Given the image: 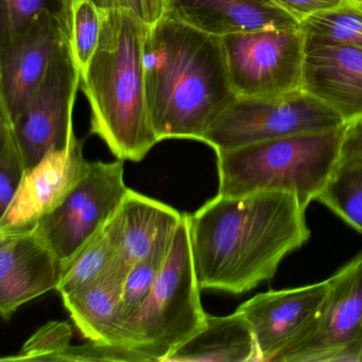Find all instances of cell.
<instances>
[{"label": "cell", "mask_w": 362, "mask_h": 362, "mask_svg": "<svg viewBox=\"0 0 362 362\" xmlns=\"http://www.w3.org/2000/svg\"><path fill=\"white\" fill-rule=\"evenodd\" d=\"M294 194L267 192L217 197L188 215L201 289L241 294L273 279L281 260L310 237Z\"/></svg>", "instance_id": "6da1fadb"}, {"label": "cell", "mask_w": 362, "mask_h": 362, "mask_svg": "<svg viewBox=\"0 0 362 362\" xmlns=\"http://www.w3.org/2000/svg\"><path fill=\"white\" fill-rule=\"evenodd\" d=\"M146 92L158 141L202 143L209 124L235 98L222 39L163 14L148 25Z\"/></svg>", "instance_id": "7a4b0ae2"}, {"label": "cell", "mask_w": 362, "mask_h": 362, "mask_svg": "<svg viewBox=\"0 0 362 362\" xmlns=\"http://www.w3.org/2000/svg\"><path fill=\"white\" fill-rule=\"evenodd\" d=\"M96 54L81 75L90 107V133L117 160L141 162L160 143L150 118L144 46L148 25L128 10L103 9Z\"/></svg>", "instance_id": "3957f363"}, {"label": "cell", "mask_w": 362, "mask_h": 362, "mask_svg": "<svg viewBox=\"0 0 362 362\" xmlns=\"http://www.w3.org/2000/svg\"><path fill=\"white\" fill-rule=\"evenodd\" d=\"M344 126L216 152L218 194L288 192L307 209L317 201L337 168Z\"/></svg>", "instance_id": "277c9868"}, {"label": "cell", "mask_w": 362, "mask_h": 362, "mask_svg": "<svg viewBox=\"0 0 362 362\" xmlns=\"http://www.w3.org/2000/svg\"><path fill=\"white\" fill-rule=\"evenodd\" d=\"M194 271L188 215L175 233L151 296L143 310L129 322L135 349L148 362H164L194 336L206 320Z\"/></svg>", "instance_id": "5b68a950"}, {"label": "cell", "mask_w": 362, "mask_h": 362, "mask_svg": "<svg viewBox=\"0 0 362 362\" xmlns=\"http://www.w3.org/2000/svg\"><path fill=\"white\" fill-rule=\"evenodd\" d=\"M345 124L338 112L304 90L270 98L236 97L209 124L202 143L226 151Z\"/></svg>", "instance_id": "8992f818"}, {"label": "cell", "mask_w": 362, "mask_h": 362, "mask_svg": "<svg viewBox=\"0 0 362 362\" xmlns=\"http://www.w3.org/2000/svg\"><path fill=\"white\" fill-rule=\"evenodd\" d=\"M221 39L236 97L270 98L302 90L305 39L300 28L262 29Z\"/></svg>", "instance_id": "52a82bcc"}, {"label": "cell", "mask_w": 362, "mask_h": 362, "mask_svg": "<svg viewBox=\"0 0 362 362\" xmlns=\"http://www.w3.org/2000/svg\"><path fill=\"white\" fill-rule=\"evenodd\" d=\"M128 190L124 160L90 163L84 177L37 221L33 232L63 262H69L115 215Z\"/></svg>", "instance_id": "ba28073f"}, {"label": "cell", "mask_w": 362, "mask_h": 362, "mask_svg": "<svg viewBox=\"0 0 362 362\" xmlns=\"http://www.w3.org/2000/svg\"><path fill=\"white\" fill-rule=\"evenodd\" d=\"M81 83L71 40L59 48L43 81L24 111L11 122L26 170L48 153L66 149L73 139V111Z\"/></svg>", "instance_id": "9c48e42d"}, {"label": "cell", "mask_w": 362, "mask_h": 362, "mask_svg": "<svg viewBox=\"0 0 362 362\" xmlns=\"http://www.w3.org/2000/svg\"><path fill=\"white\" fill-rule=\"evenodd\" d=\"M323 306L308 329L274 362H328L362 341V251L327 279Z\"/></svg>", "instance_id": "30bf717a"}, {"label": "cell", "mask_w": 362, "mask_h": 362, "mask_svg": "<svg viewBox=\"0 0 362 362\" xmlns=\"http://www.w3.org/2000/svg\"><path fill=\"white\" fill-rule=\"evenodd\" d=\"M69 40L71 14L45 12L22 35L0 42V109L11 122L24 111Z\"/></svg>", "instance_id": "8fae6325"}, {"label": "cell", "mask_w": 362, "mask_h": 362, "mask_svg": "<svg viewBox=\"0 0 362 362\" xmlns=\"http://www.w3.org/2000/svg\"><path fill=\"white\" fill-rule=\"evenodd\" d=\"M328 292L327 281L257 294L238 307L251 326L258 362H274L308 329Z\"/></svg>", "instance_id": "7c38bea8"}, {"label": "cell", "mask_w": 362, "mask_h": 362, "mask_svg": "<svg viewBox=\"0 0 362 362\" xmlns=\"http://www.w3.org/2000/svg\"><path fill=\"white\" fill-rule=\"evenodd\" d=\"M83 144L74 135L66 149L50 152L26 170L16 196L0 215V233L33 232L37 221L62 202L88 171Z\"/></svg>", "instance_id": "4fadbf2b"}, {"label": "cell", "mask_w": 362, "mask_h": 362, "mask_svg": "<svg viewBox=\"0 0 362 362\" xmlns=\"http://www.w3.org/2000/svg\"><path fill=\"white\" fill-rule=\"evenodd\" d=\"M182 219L177 209L129 189L109 221L118 245L116 274L124 281L137 262H165Z\"/></svg>", "instance_id": "5bb4252c"}, {"label": "cell", "mask_w": 362, "mask_h": 362, "mask_svg": "<svg viewBox=\"0 0 362 362\" xmlns=\"http://www.w3.org/2000/svg\"><path fill=\"white\" fill-rule=\"evenodd\" d=\"M65 262L33 232L0 233V313L9 320L22 305L57 289Z\"/></svg>", "instance_id": "9a60e30c"}, {"label": "cell", "mask_w": 362, "mask_h": 362, "mask_svg": "<svg viewBox=\"0 0 362 362\" xmlns=\"http://www.w3.org/2000/svg\"><path fill=\"white\" fill-rule=\"evenodd\" d=\"M302 90L338 112L345 122L362 116V48L305 45Z\"/></svg>", "instance_id": "2e32d148"}, {"label": "cell", "mask_w": 362, "mask_h": 362, "mask_svg": "<svg viewBox=\"0 0 362 362\" xmlns=\"http://www.w3.org/2000/svg\"><path fill=\"white\" fill-rule=\"evenodd\" d=\"M164 14L220 37L300 25L270 0H164Z\"/></svg>", "instance_id": "e0dca14e"}, {"label": "cell", "mask_w": 362, "mask_h": 362, "mask_svg": "<svg viewBox=\"0 0 362 362\" xmlns=\"http://www.w3.org/2000/svg\"><path fill=\"white\" fill-rule=\"evenodd\" d=\"M122 285L124 281L112 272L86 287L63 296V302L84 338L136 351L128 321L122 313Z\"/></svg>", "instance_id": "ac0fdd59"}, {"label": "cell", "mask_w": 362, "mask_h": 362, "mask_svg": "<svg viewBox=\"0 0 362 362\" xmlns=\"http://www.w3.org/2000/svg\"><path fill=\"white\" fill-rule=\"evenodd\" d=\"M164 362H258L255 338L238 310L226 317L207 315L204 325Z\"/></svg>", "instance_id": "d6986e66"}, {"label": "cell", "mask_w": 362, "mask_h": 362, "mask_svg": "<svg viewBox=\"0 0 362 362\" xmlns=\"http://www.w3.org/2000/svg\"><path fill=\"white\" fill-rule=\"evenodd\" d=\"M117 260V240L113 228L107 222L69 262H65L64 273L56 290L61 296H66L112 272L116 274Z\"/></svg>", "instance_id": "ffe728a7"}, {"label": "cell", "mask_w": 362, "mask_h": 362, "mask_svg": "<svg viewBox=\"0 0 362 362\" xmlns=\"http://www.w3.org/2000/svg\"><path fill=\"white\" fill-rule=\"evenodd\" d=\"M305 45L362 48V9L347 3L307 16L298 25Z\"/></svg>", "instance_id": "44dd1931"}, {"label": "cell", "mask_w": 362, "mask_h": 362, "mask_svg": "<svg viewBox=\"0 0 362 362\" xmlns=\"http://www.w3.org/2000/svg\"><path fill=\"white\" fill-rule=\"evenodd\" d=\"M317 201L362 233V163L337 166Z\"/></svg>", "instance_id": "7402d4cb"}, {"label": "cell", "mask_w": 362, "mask_h": 362, "mask_svg": "<svg viewBox=\"0 0 362 362\" xmlns=\"http://www.w3.org/2000/svg\"><path fill=\"white\" fill-rule=\"evenodd\" d=\"M103 27V9L94 0H71V45L81 75L96 54Z\"/></svg>", "instance_id": "603a6c76"}, {"label": "cell", "mask_w": 362, "mask_h": 362, "mask_svg": "<svg viewBox=\"0 0 362 362\" xmlns=\"http://www.w3.org/2000/svg\"><path fill=\"white\" fill-rule=\"evenodd\" d=\"M71 0H1L0 42L27 30L45 12L71 14Z\"/></svg>", "instance_id": "cb8c5ba5"}, {"label": "cell", "mask_w": 362, "mask_h": 362, "mask_svg": "<svg viewBox=\"0 0 362 362\" xmlns=\"http://www.w3.org/2000/svg\"><path fill=\"white\" fill-rule=\"evenodd\" d=\"M25 173L24 158L14 135L11 120L0 109V215L16 196Z\"/></svg>", "instance_id": "d4e9b609"}, {"label": "cell", "mask_w": 362, "mask_h": 362, "mask_svg": "<svg viewBox=\"0 0 362 362\" xmlns=\"http://www.w3.org/2000/svg\"><path fill=\"white\" fill-rule=\"evenodd\" d=\"M73 328L67 322L52 321L40 328L14 356L3 362H61V356L71 346Z\"/></svg>", "instance_id": "484cf974"}, {"label": "cell", "mask_w": 362, "mask_h": 362, "mask_svg": "<svg viewBox=\"0 0 362 362\" xmlns=\"http://www.w3.org/2000/svg\"><path fill=\"white\" fill-rule=\"evenodd\" d=\"M163 264L158 260L137 262L127 274L122 285V309L128 324L147 304Z\"/></svg>", "instance_id": "4316f807"}, {"label": "cell", "mask_w": 362, "mask_h": 362, "mask_svg": "<svg viewBox=\"0 0 362 362\" xmlns=\"http://www.w3.org/2000/svg\"><path fill=\"white\" fill-rule=\"evenodd\" d=\"M148 362L139 351L122 345L88 340L86 344L69 346L61 362Z\"/></svg>", "instance_id": "83f0119b"}, {"label": "cell", "mask_w": 362, "mask_h": 362, "mask_svg": "<svg viewBox=\"0 0 362 362\" xmlns=\"http://www.w3.org/2000/svg\"><path fill=\"white\" fill-rule=\"evenodd\" d=\"M101 9L133 12L146 25H152L164 14V0H94Z\"/></svg>", "instance_id": "f1b7e54d"}, {"label": "cell", "mask_w": 362, "mask_h": 362, "mask_svg": "<svg viewBox=\"0 0 362 362\" xmlns=\"http://www.w3.org/2000/svg\"><path fill=\"white\" fill-rule=\"evenodd\" d=\"M362 163V116L346 122L337 166Z\"/></svg>", "instance_id": "f546056e"}, {"label": "cell", "mask_w": 362, "mask_h": 362, "mask_svg": "<svg viewBox=\"0 0 362 362\" xmlns=\"http://www.w3.org/2000/svg\"><path fill=\"white\" fill-rule=\"evenodd\" d=\"M270 1L296 18L298 22L317 12L351 3L349 0H270Z\"/></svg>", "instance_id": "4dcf8cb0"}, {"label": "cell", "mask_w": 362, "mask_h": 362, "mask_svg": "<svg viewBox=\"0 0 362 362\" xmlns=\"http://www.w3.org/2000/svg\"><path fill=\"white\" fill-rule=\"evenodd\" d=\"M349 1H351V3L358 4L361 3L362 0H349Z\"/></svg>", "instance_id": "1f68e13d"}, {"label": "cell", "mask_w": 362, "mask_h": 362, "mask_svg": "<svg viewBox=\"0 0 362 362\" xmlns=\"http://www.w3.org/2000/svg\"><path fill=\"white\" fill-rule=\"evenodd\" d=\"M357 5L359 6V7L362 9V1L361 3H358Z\"/></svg>", "instance_id": "d6a6232c"}]
</instances>
